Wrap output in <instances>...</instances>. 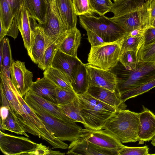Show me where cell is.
Segmentation results:
<instances>
[{"label": "cell", "mask_w": 155, "mask_h": 155, "mask_svg": "<svg viewBox=\"0 0 155 155\" xmlns=\"http://www.w3.org/2000/svg\"><path fill=\"white\" fill-rule=\"evenodd\" d=\"M117 81V92L120 98L127 92L155 79V62L138 61L135 70L125 68L119 61L110 70Z\"/></svg>", "instance_id": "cell-1"}, {"label": "cell", "mask_w": 155, "mask_h": 155, "mask_svg": "<svg viewBox=\"0 0 155 155\" xmlns=\"http://www.w3.org/2000/svg\"><path fill=\"white\" fill-rule=\"evenodd\" d=\"M77 95L85 128L94 130L104 129L108 121L120 110L95 98L87 92Z\"/></svg>", "instance_id": "cell-2"}, {"label": "cell", "mask_w": 155, "mask_h": 155, "mask_svg": "<svg viewBox=\"0 0 155 155\" xmlns=\"http://www.w3.org/2000/svg\"><path fill=\"white\" fill-rule=\"evenodd\" d=\"M24 99L47 128L59 140L71 142L80 136L83 129L76 122H66L51 115L26 95Z\"/></svg>", "instance_id": "cell-3"}, {"label": "cell", "mask_w": 155, "mask_h": 155, "mask_svg": "<svg viewBox=\"0 0 155 155\" xmlns=\"http://www.w3.org/2000/svg\"><path fill=\"white\" fill-rule=\"evenodd\" d=\"M139 114L128 110H119L104 129L113 134L122 143L139 141Z\"/></svg>", "instance_id": "cell-4"}, {"label": "cell", "mask_w": 155, "mask_h": 155, "mask_svg": "<svg viewBox=\"0 0 155 155\" xmlns=\"http://www.w3.org/2000/svg\"><path fill=\"white\" fill-rule=\"evenodd\" d=\"M0 148L6 155H54L55 151L42 143H35L28 138L18 137L0 131Z\"/></svg>", "instance_id": "cell-5"}, {"label": "cell", "mask_w": 155, "mask_h": 155, "mask_svg": "<svg viewBox=\"0 0 155 155\" xmlns=\"http://www.w3.org/2000/svg\"><path fill=\"white\" fill-rule=\"evenodd\" d=\"M79 18L83 28L93 31L106 42L119 41L128 33L118 24L104 15L99 17L93 15H81Z\"/></svg>", "instance_id": "cell-6"}, {"label": "cell", "mask_w": 155, "mask_h": 155, "mask_svg": "<svg viewBox=\"0 0 155 155\" xmlns=\"http://www.w3.org/2000/svg\"><path fill=\"white\" fill-rule=\"evenodd\" d=\"M122 39L96 46H91L88 55V63L106 70H111L119 60Z\"/></svg>", "instance_id": "cell-7"}, {"label": "cell", "mask_w": 155, "mask_h": 155, "mask_svg": "<svg viewBox=\"0 0 155 155\" xmlns=\"http://www.w3.org/2000/svg\"><path fill=\"white\" fill-rule=\"evenodd\" d=\"M47 14L45 24L40 26L49 40L52 41L61 37L67 36L66 29L58 10L55 0H46Z\"/></svg>", "instance_id": "cell-8"}, {"label": "cell", "mask_w": 155, "mask_h": 155, "mask_svg": "<svg viewBox=\"0 0 155 155\" xmlns=\"http://www.w3.org/2000/svg\"><path fill=\"white\" fill-rule=\"evenodd\" d=\"M150 4L141 9L121 16H113L109 18L128 33L136 29H146L150 27Z\"/></svg>", "instance_id": "cell-9"}, {"label": "cell", "mask_w": 155, "mask_h": 155, "mask_svg": "<svg viewBox=\"0 0 155 155\" xmlns=\"http://www.w3.org/2000/svg\"><path fill=\"white\" fill-rule=\"evenodd\" d=\"M80 136L101 147L118 152L125 146L113 134L104 129H83Z\"/></svg>", "instance_id": "cell-10"}, {"label": "cell", "mask_w": 155, "mask_h": 155, "mask_svg": "<svg viewBox=\"0 0 155 155\" xmlns=\"http://www.w3.org/2000/svg\"><path fill=\"white\" fill-rule=\"evenodd\" d=\"M10 76L15 88L23 97L33 83L32 72L27 69L25 62L17 60L14 61L11 65Z\"/></svg>", "instance_id": "cell-11"}, {"label": "cell", "mask_w": 155, "mask_h": 155, "mask_svg": "<svg viewBox=\"0 0 155 155\" xmlns=\"http://www.w3.org/2000/svg\"><path fill=\"white\" fill-rule=\"evenodd\" d=\"M89 78L90 85L104 87L117 92V81L115 75L110 70H106L84 64Z\"/></svg>", "instance_id": "cell-12"}, {"label": "cell", "mask_w": 155, "mask_h": 155, "mask_svg": "<svg viewBox=\"0 0 155 155\" xmlns=\"http://www.w3.org/2000/svg\"><path fill=\"white\" fill-rule=\"evenodd\" d=\"M31 19L27 9L23 5L17 18V21L18 28L28 55L34 41V29L38 24L35 20L32 19L31 21Z\"/></svg>", "instance_id": "cell-13"}, {"label": "cell", "mask_w": 155, "mask_h": 155, "mask_svg": "<svg viewBox=\"0 0 155 155\" xmlns=\"http://www.w3.org/2000/svg\"><path fill=\"white\" fill-rule=\"evenodd\" d=\"M66 154L68 155H119L118 151L103 148L79 136L71 141Z\"/></svg>", "instance_id": "cell-14"}, {"label": "cell", "mask_w": 155, "mask_h": 155, "mask_svg": "<svg viewBox=\"0 0 155 155\" xmlns=\"http://www.w3.org/2000/svg\"><path fill=\"white\" fill-rule=\"evenodd\" d=\"M82 63L78 57L67 54L58 50L53 61L52 67L61 71L71 83L74 80L79 67Z\"/></svg>", "instance_id": "cell-15"}, {"label": "cell", "mask_w": 155, "mask_h": 155, "mask_svg": "<svg viewBox=\"0 0 155 155\" xmlns=\"http://www.w3.org/2000/svg\"><path fill=\"white\" fill-rule=\"evenodd\" d=\"M87 92L95 98L116 108L119 110L126 109L127 105L116 92L91 85H90Z\"/></svg>", "instance_id": "cell-16"}, {"label": "cell", "mask_w": 155, "mask_h": 155, "mask_svg": "<svg viewBox=\"0 0 155 155\" xmlns=\"http://www.w3.org/2000/svg\"><path fill=\"white\" fill-rule=\"evenodd\" d=\"M1 82L0 88L3 91L9 106L18 120L23 115L21 106L15 94L11 78L2 71H0Z\"/></svg>", "instance_id": "cell-17"}, {"label": "cell", "mask_w": 155, "mask_h": 155, "mask_svg": "<svg viewBox=\"0 0 155 155\" xmlns=\"http://www.w3.org/2000/svg\"><path fill=\"white\" fill-rule=\"evenodd\" d=\"M0 22L6 32V35L16 38L19 30L17 19L6 0H0Z\"/></svg>", "instance_id": "cell-18"}, {"label": "cell", "mask_w": 155, "mask_h": 155, "mask_svg": "<svg viewBox=\"0 0 155 155\" xmlns=\"http://www.w3.org/2000/svg\"><path fill=\"white\" fill-rule=\"evenodd\" d=\"M139 114V141H147L155 137V115L147 108Z\"/></svg>", "instance_id": "cell-19"}, {"label": "cell", "mask_w": 155, "mask_h": 155, "mask_svg": "<svg viewBox=\"0 0 155 155\" xmlns=\"http://www.w3.org/2000/svg\"><path fill=\"white\" fill-rule=\"evenodd\" d=\"M34 36L33 46L29 56L33 62L38 64L46 48L52 41L46 36L43 29L38 24L34 29Z\"/></svg>", "instance_id": "cell-20"}, {"label": "cell", "mask_w": 155, "mask_h": 155, "mask_svg": "<svg viewBox=\"0 0 155 155\" xmlns=\"http://www.w3.org/2000/svg\"><path fill=\"white\" fill-rule=\"evenodd\" d=\"M58 10L64 25L68 31L77 27V17L72 0H55Z\"/></svg>", "instance_id": "cell-21"}, {"label": "cell", "mask_w": 155, "mask_h": 155, "mask_svg": "<svg viewBox=\"0 0 155 155\" xmlns=\"http://www.w3.org/2000/svg\"><path fill=\"white\" fill-rule=\"evenodd\" d=\"M57 87L50 80L44 77L33 82L30 89L37 95L57 104L56 88Z\"/></svg>", "instance_id": "cell-22"}, {"label": "cell", "mask_w": 155, "mask_h": 155, "mask_svg": "<svg viewBox=\"0 0 155 155\" xmlns=\"http://www.w3.org/2000/svg\"><path fill=\"white\" fill-rule=\"evenodd\" d=\"M154 0H119L114 2L110 12L114 17L121 16L143 8Z\"/></svg>", "instance_id": "cell-23"}, {"label": "cell", "mask_w": 155, "mask_h": 155, "mask_svg": "<svg viewBox=\"0 0 155 155\" xmlns=\"http://www.w3.org/2000/svg\"><path fill=\"white\" fill-rule=\"evenodd\" d=\"M25 95L51 115L66 122H75L64 114L57 104L50 102L37 95L30 89Z\"/></svg>", "instance_id": "cell-24"}, {"label": "cell", "mask_w": 155, "mask_h": 155, "mask_svg": "<svg viewBox=\"0 0 155 155\" xmlns=\"http://www.w3.org/2000/svg\"><path fill=\"white\" fill-rule=\"evenodd\" d=\"M23 5L27 9L30 17L37 21L39 26L45 24L47 14L46 0H24Z\"/></svg>", "instance_id": "cell-25"}, {"label": "cell", "mask_w": 155, "mask_h": 155, "mask_svg": "<svg viewBox=\"0 0 155 155\" xmlns=\"http://www.w3.org/2000/svg\"><path fill=\"white\" fill-rule=\"evenodd\" d=\"M81 39V34L77 27L68 32L67 36L61 44L59 50L64 53L77 58V51Z\"/></svg>", "instance_id": "cell-26"}, {"label": "cell", "mask_w": 155, "mask_h": 155, "mask_svg": "<svg viewBox=\"0 0 155 155\" xmlns=\"http://www.w3.org/2000/svg\"><path fill=\"white\" fill-rule=\"evenodd\" d=\"M67 36H62L51 42L46 48L38 66L42 70H46L52 67L54 58L59 49L61 44Z\"/></svg>", "instance_id": "cell-27"}, {"label": "cell", "mask_w": 155, "mask_h": 155, "mask_svg": "<svg viewBox=\"0 0 155 155\" xmlns=\"http://www.w3.org/2000/svg\"><path fill=\"white\" fill-rule=\"evenodd\" d=\"M44 77L50 80L57 87L64 89L73 91L71 81L60 70L52 67L45 71Z\"/></svg>", "instance_id": "cell-28"}, {"label": "cell", "mask_w": 155, "mask_h": 155, "mask_svg": "<svg viewBox=\"0 0 155 155\" xmlns=\"http://www.w3.org/2000/svg\"><path fill=\"white\" fill-rule=\"evenodd\" d=\"M73 91L77 95L87 92L90 85L89 78L84 64L79 67L74 80L71 83Z\"/></svg>", "instance_id": "cell-29"}, {"label": "cell", "mask_w": 155, "mask_h": 155, "mask_svg": "<svg viewBox=\"0 0 155 155\" xmlns=\"http://www.w3.org/2000/svg\"><path fill=\"white\" fill-rule=\"evenodd\" d=\"M0 129L3 130H6L18 134L24 135L29 137L26 133L24 127L10 107L7 118L3 122H0Z\"/></svg>", "instance_id": "cell-30"}, {"label": "cell", "mask_w": 155, "mask_h": 155, "mask_svg": "<svg viewBox=\"0 0 155 155\" xmlns=\"http://www.w3.org/2000/svg\"><path fill=\"white\" fill-rule=\"evenodd\" d=\"M58 106L64 114L75 122H79L84 125L85 124V122L81 113L77 97L73 101L67 104Z\"/></svg>", "instance_id": "cell-31"}, {"label": "cell", "mask_w": 155, "mask_h": 155, "mask_svg": "<svg viewBox=\"0 0 155 155\" xmlns=\"http://www.w3.org/2000/svg\"><path fill=\"white\" fill-rule=\"evenodd\" d=\"M2 46V64L0 71L4 72L9 77L10 75V68L14 61L12 58V52L8 39L4 38L0 42Z\"/></svg>", "instance_id": "cell-32"}, {"label": "cell", "mask_w": 155, "mask_h": 155, "mask_svg": "<svg viewBox=\"0 0 155 155\" xmlns=\"http://www.w3.org/2000/svg\"><path fill=\"white\" fill-rule=\"evenodd\" d=\"M136 52L138 61L155 62V41L139 48Z\"/></svg>", "instance_id": "cell-33"}, {"label": "cell", "mask_w": 155, "mask_h": 155, "mask_svg": "<svg viewBox=\"0 0 155 155\" xmlns=\"http://www.w3.org/2000/svg\"><path fill=\"white\" fill-rule=\"evenodd\" d=\"M91 8L93 13L100 16L110 12L113 5L111 0H89Z\"/></svg>", "instance_id": "cell-34"}, {"label": "cell", "mask_w": 155, "mask_h": 155, "mask_svg": "<svg viewBox=\"0 0 155 155\" xmlns=\"http://www.w3.org/2000/svg\"><path fill=\"white\" fill-rule=\"evenodd\" d=\"M155 87V79L142 85L124 94L120 97L124 102L146 93Z\"/></svg>", "instance_id": "cell-35"}, {"label": "cell", "mask_w": 155, "mask_h": 155, "mask_svg": "<svg viewBox=\"0 0 155 155\" xmlns=\"http://www.w3.org/2000/svg\"><path fill=\"white\" fill-rule=\"evenodd\" d=\"M119 61L126 68L129 70H135L138 62L136 52L128 51L123 52L120 55Z\"/></svg>", "instance_id": "cell-36"}, {"label": "cell", "mask_w": 155, "mask_h": 155, "mask_svg": "<svg viewBox=\"0 0 155 155\" xmlns=\"http://www.w3.org/2000/svg\"><path fill=\"white\" fill-rule=\"evenodd\" d=\"M142 36L134 37L129 35V33L123 38L121 46L120 55L123 52L132 51L137 52Z\"/></svg>", "instance_id": "cell-37"}, {"label": "cell", "mask_w": 155, "mask_h": 155, "mask_svg": "<svg viewBox=\"0 0 155 155\" xmlns=\"http://www.w3.org/2000/svg\"><path fill=\"white\" fill-rule=\"evenodd\" d=\"M77 97V94L74 91L68 90L58 87L56 88V101L58 105L67 104Z\"/></svg>", "instance_id": "cell-38"}, {"label": "cell", "mask_w": 155, "mask_h": 155, "mask_svg": "<svg viewBox=\"0 0 155 155\" xmlns=\"http://www.w3.org/2000/svg\"><path fill=\"white\" fill-rule=\"evenodd\" d=\"M74 8L77 15H93L89 0H72Z\"/></svg>", "instance_id": "cell-39"}, {"label": "cell", "mask_w": 155, "mask_h": 155, "mask_svg": "<svg viewBox=\"0 0 155 155\" xmlns=\"http://www.w3.org/2000/svg\"><path fill=\"white\" fill-rule=\"evenodd\" d=\"M149 148L147 146L141 147L125 146L119 151V155H148Z\"/></svg>", "instance_id": "cell-40"}, {"label": "cell", "mask_w": 155, "mask_h": 155, "mask_svg": "<svg viewBox=\"0 0 155 155\" xmlns=\"http://www.w3.org/2000/svg\"><path fill=\"white\" fill-rule=\"evenodd\" d=\"M155 41V28L152 27H148L144 31L138 49Z\"/></svg>", "instance_id": "cell-41"}, {"label": "cell", "mask_w": 155, "mask_h": 155, "mask_svg": "<svg viewBox=\"0 0 155 155\" xmlns=\"http://www.w3.org/2000/svg\"><path fill=\"white\" fill-rule=\"evenodd\" d=\"M88 40L91 46H96L102 45L107 42H105L100 37L93 31L86 30Z\"/></svg>", "instance_id": "cell-42"}, {"label": "cell", "mask_w": 155, "mask_h": 155, "mask_svg": "<svg viewBox=\"0 0 155 155\" xmlns=\"http://www.w3.org/2000/svg\"><path fill=\"white\" fill-rule=\"evenodd\" d=\"M9 4L16 19L20 10L23 5L24 0H6Z\"/></svg>", "instance_id": "cell-43"}, {"label": "cell", "mask_w": 155, "mask_h": 155, "mask_svg": "<svg viewBox=\"0 0 155 155\" xmlns=\"http://www.w3.org/2000/svg\"><path fill=\"white\" fill-rule=\"evenodd\" d=\"M10 107L9 104L7 105H1L0 122L4 121L7 117Z\"/></svg>", "instance_id": "cell-44"}, {"label": "cell", "mask_w": 155, "mask_h": 155, "mask_svg": "<svg viewBox=\"0 0 155 155\" xmlns=\"http://www.w3.org/2000/svg\"><path fill=\"white\" fill-rule=\"evenodd\" d=\"M150 27L152 25L155 18V0H154L150 5Z\"/></svg>", "instance_id": "cell-45"}, {"label": "cell", "mask_w": 155, "mask_h": 155, "mask_svg": "<svg viewBox=\"0 0 155 155\" xmlns=\"http://www.w3.org/2000/svg\"><path fill=\"white\" fill-rule=\"evenodd\" d=\"M145 29L138 28L134 29L129 32V35L134 37L141 36H142Z\"/></svg>", "instance_id": "cell-46"}, {"label": "cell", "mask_w": 155, "mask_h": 155, "mask_svg": "<svg viewBox=\"0 0 155 155\" xmlns=\"http://www.w3.org/2000/svg\"><path fill=\"white\" fill-rule=\"evenodd\" d=\"M2 44L0 43V67H1L2 64Z\"/></svg>", "instance_id": "cell-47"}, {"label": "cell", "mask_w": 155, "mask_h": 155, "mask_svg": "<svg viewBox=\"0 0 155 155\" xmlns=\"http://www.w3.org/2000/svg\"><path fill=\"white\" fill-rule=\"evenodd\" d=\"M151 143L153 146H155V137L152 139Z\"/></svg>", "instance_id": "cell-48"}, {"label": "cell", "mask_w": 155, "mask_h": 155, "mask_svg": "<svg viewBox=\"0 0 155 155\" xmlns=\"http://www.w3.org/2000/svg\"><path fill=\"white\" fill-rule=\"evenodd\" d=\"M150 27H153L155 28V18L152 25Z\"/></svg>", "instance_id": "cell-49"}, {"label": "cell", "mask_w": 155, "mask_h": 155, "mask_svg": "<svg viewBox=\"0 0 155 155\" xmlns=\"http://www.w3.org/2000/svg\"><path fill=\"white\" fill-rule=\"evenodd\" d=\"M119 0H113L114 2H116Z\"/></svg>", "instance_id": "cell-50"}, {"label": "cell", "mask_w": 155, "mask_h": 155, "mask_svg": "<svg viewBox=\"0 0 155 155\" xmlns=\"http://www.w3.org/2000/svg\"><path fill=\"white\" fill-rule=\"evenodd\" d=\"M152 155H155V153H154V154H152Z\"/></svg>", "instance_id": "cell-51"}]
</instances>
